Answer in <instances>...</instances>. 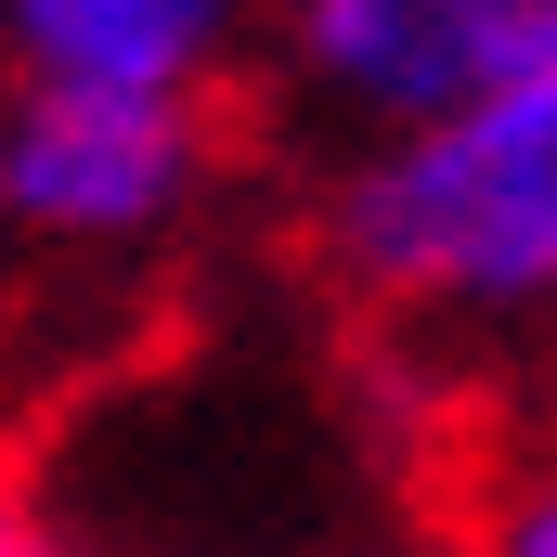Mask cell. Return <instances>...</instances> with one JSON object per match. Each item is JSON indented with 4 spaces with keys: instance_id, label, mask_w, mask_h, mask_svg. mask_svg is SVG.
<instances>
[{
    "instance_id": "1",
    "label": "cell",
    "mask_w": 557,
    "mask_h": 557,
    "mask_svg": "<svg viewBox=\"0 0 557 557\" xmlns=\"http://www.w3.org/2000/svg\"><path fill=\"white\" fill-rule=\"evenodd\" d=\"M311 260L389 337L545 363L557 350V52L441 117L337 143V169L311 182Z\"/></svg>"
},
{
    "instance_id": "2",
    "label": "cell",
    "mask_w": 557,
    "mask_h": 557,
    "mask_svg": "<svg viewBox=\"0 0 557 557\" xmlns=\"http://www.w3.org/2000/svg\"><path fill=\"white\" fill-rule=\"evenodd\" d=\"M221 182V117L182 91H0V221L26 260L131 273L195 234Z\"/></svg>"
},
{
    "instance_id": "3",
    "label": "cell",
    "mask_w": 557,
    "mask_h": 557,
    "mask_svg": "<svg viewBox=\"0 0 557 557\" xmlns=\"http://www.w3.org/2000/svg\"><path fill=\"white\" fill-rule=\"evenodd\" d=\"M557 52V0H273V65L337 143L441 117Z\"/></svg>"
},
{
    "instance_id": "4",
    "label": "cell",
    "mask_w": 557,
    "mask_h": 557,
    "mask_svg": "<svg viewBox=\"0 0 557 557\" xmlns=\"http://www.w3.org/2000/svg\"><path fill=\"white\" fill-rule=\"evenodd\" d=\"M273 39V0H0V91H182L208 104Z\"/></svg>"
},
{
    "instance_id": "5",
    "label": "cell",
    "mask_w": 557,
    "mask_h": 557,
    "mask_svg": "<svg viewBox=\"0 0 557 557\" xmlns=\"http://www.w3.org/2000/svg\"><path fill=\"white\" fill-rule=\"evenodd\" d=\"M454 557H557V428L493 454V480L454 506Z\"/></svg>"
},
{
    "instance_id": "6",
    "label": "cell",
    "mask_w": 557,
    "mask_h": 557,
    "mask_svg": "<svg viewBox=\"0 0 557 557\" xmlns=\"http://www.w3.org/2000/svg\"><path fill=\"white\" fill-rule=\"evenodd\" d=\"M0 557H91V532L52 506V493H26V480H0Z\"/></svg>"
},
{
    "instance_id": "7",
    "label": "cell",
    "mask_w": 557,
    "mask_h": 557,
    "mask_svg": "<svg viewBox=\"0 0 557 557\" xmlns=\"http://www.w3.org/2000/svg\"><path fill=\"white\" fill-rule=\"evenodd\" d=\"M0 260H13V221H0Z\"/></svg>"
}]
</instances>
